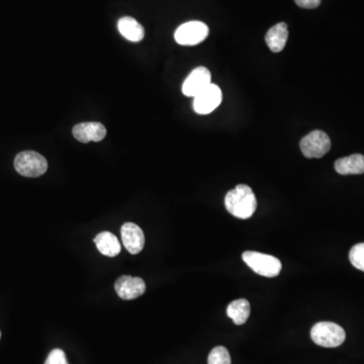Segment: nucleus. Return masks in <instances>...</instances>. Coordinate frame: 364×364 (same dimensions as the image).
Masks as SVG:
<instances>
[{
    "mask_svg": "<svg viewBox=\"0 0 364 364\" xmlns=\"http://www.w3.org/2000/svg\"><path fill=\"white\" fill-rule=\"evenodd\" d=\"M73 136L81 143L100 142L106 136V129L102 122H80L73 127Z\"/></svg>",
    "mask_w": 364,
    "mask_h": 364,
    "instance_id": "10",
    "label": "nucleus"
},
{
    "mask_svg": "<svg viewBox=\"0 0 364 364\" xmlns=\"http://www.w3.org/2000/svg\"><path fill=\"white\" fill-rule=\"evenodd\" d=\"M295 4L302 8L313 9L320 6L321 0H295Z\"/></svg>",
    "mask_w": 364,
    "mask_h": 364,
    "instance_id": "20",
    "label": "nucleus"
},
{
    "mask_svg": "<svg viewBox=\"0 0 364 364\" xmlns=\"http://www.w3.org/2000/svg\"><path fill=\"white\" fill-rule=\"evenodd\" d=\"M94 243L100 253L108 257H115L120 253V243L111 232H102L95 237Z\"/></svg>",
    "mask_w": 364,
    "mask_h": 364,
    "instance_id": "15",
    "label": "nucleus"
},
{
    "mask_svg": "<svg viewBox=\"0 0 364 364\" xmlns=\"http://www.w3.org/2000/svg\"><path fill=\"white\" fill-rule=\"evenodd\" d=\"M335 169L341 175L363 174L364 156L361 154H354L338 159L335 162Z\"/></svg>",
    "mask_w": 364,
    "mask_h": 364,
    "instance_id": "14",
    "label": "nucleus"
},
{
    "mask_svg": "<svg viewBox=\"0 0 364 364\" xmlns=\"http://www.w3.org/2000/svg\"><path fill=\"white\" fill-rule=\"evenodd\" d=\"M115 288L120 299L131 300L144 295L146 284L140 277L122 275L115 281Z\"/></svg>",
    "mask_w": 364,
    "mask_h": 364,
    "instance_id": "9",
    "label": "nucleus"
},
{
    "mask_svg": "<svg viewBox=\"0 0 364 364\" xmlns=\"http://www.w3.org/2000/svg\"><path fill=\"white\" fill-rule=\"evenodd\" d=\"M288 38V24L284 22L275 24L265 36V42L270 49L274 53H279L286 47Z\"/></svg>",
    "mask_w": 364,
    "mask_h": 364,
    "instance_id": "13",
    "label": "nucleus"
},
{
    "mask_svg": "<svg viewBox=\"0 0 364 364\" xmlns=\"http://www.w3.org/2000/svg\"><path fill=\"white\" fill-rule=\"evenodd\" d=\"M225 206L234 217L246 220L251 218L256 211L257 200L250 186L239 184L227 193Z\"/></svg>",
    "mask_w": 364,
    "mask_h": 364,
    "instance_id": "1",
    "label": "nucleus"
},
{
    "mask_svg": "<svg viewBox=\"0 0 364 364\" xmlns=\"http://www.w3.org/2000/svg\"><path fill=\"white\" fill-rule=\"evenodd\" d=\"M125 247L131 254H138L145 246V235L142 229L134 223H126L120 229Z\"/></svg>",
    "mask_w": 364,
    "mask_h": 364,
    "instance_id": "11",
    "label": "nucleus"
},
{
    "mask_svg": "<svg viewBox=\"0 0 364 364\" xmlns=\"http://www.w3.org/2000/svg\"><path fill=\"white\" fill-rule=\"evenodd\" d=\"M193 99V109L195 113L199 115H209L222 102V90L216 84L211 83Z\"/></svg>",
    "mask_w": 364,
    "mask_h": 364,
    "instance_id": "7",
    "label": "nucleus"
},
{
    "mask_svg": "<svg viewBox=\"0 0 364 364\" xmlns=\"http://www.w3.org/2000/svg\"><path fill=\"white\" fill-rule=\"evenodd\" d=\"M349 259L355 268L364 272V243H359L351 248Z\"/></svg>",
    "mask_w": 364,
    "mask_h": 364,
    "instance_id": "18",
    "label": "nucleus"
},
{
    "mask_svg": "<svg viewBox=\"0 0 364 364\" xmlns=\"http://www.w3.org/2000/svg\"><path fill=\"white\" fill-rule=\"evenodd\" d=\"M242 258L254 272L262 276L275 277L281 272V261L272 255L246 251L243 253Z\"/></svg>",
    "mask_w": 364,
    "mask_h": 364,
    "instance_id": "3",
    "label": "nucleus"
},
{
    "mask_svg": "<svg viewBox=\"0 0 364 364\" xmlns=\"http://www.w3.org/2000/svg\"><path fill=\"white\" fill-rule=\"evenodd\" d=\"M0 338H1V333H0Z\"/></svg>",
    "mask_w": 364,
    "mask_h": 364,
    "instance_id": "21",
    "label": "nucleus"
},
{
    "mask_svg": "<svg viewBox=\"0 0 364 364\" xmlns=\"http://www.w3.org/2000/svg\"><path fill=\"white\" fill-rule=\"evenodd\" d=\"M311 337L312 340L318 346L335 348L343 344L346 333L344 329L335 323L320 322L312 328Z\"/></svg>",
    "mask_w": 364,
    "mask_h": 364,
    "instance_id": "2",
    "label": "nucleus"
},
{
    "mask_svg": "<svg viewBox=\"0 0 364 364\" xmlns=\"http://www.w3.org/2000/svg\"><path fill=\"white\" fill-rule=\"evenodd\" d=\"M300 146L307 158H322L331 149V140L326 133L316 130L304 136Z\"/></svg>",
    "mask_w": 364,
    "mask_h": 364,
    "instance_id": "5",
    "label": "nucleus"
},
{
    "mask_svg": "<svg viewBox=\"0 0 364 364\" xmlns=\"http://www.w3.org/2000/svg\"><path fill=\"white\" fill-rule=\"evenodd\" d=\"M211 83V74L206 67H197L191 71L182 85L186 97H195Z\"/></svg>",
    "mask_w": 364,
    "mask_h": 364,
    "instance_id": "8",
    "label": "nucleus"
},
{
    "mask_svg": "<svg viewBox=\"0 0 364 364\" xmlns=\"http://www.w3.org/2000/svg\"><path fill=\"white\" fill-rule=\"evenodd\" d=\"M209 33V27L206 24L193 20L181 24L175 31L174 38L177 44L195 46L204 42L208 38Z\"/></svg>",
    "mask_w": 364,
    "mask_h": 364,
    "instance_id": "6",
    "label": "nucleus"
},
{
    "mask_svg": "<svg viewBox=\"0 0 364 364\" xmlns=\"http://www.w3.org/2000/svg\"><path fill=\"white\" fill-rule=\"evenodd\" d=\"M209 364H231V356L224 346H217L209 354Z\"/></svg>",
    "mask_w": 364,
    "mask_h": 364,
    "instance_id": "17",
    "label": "nucleus"
},
{
    "mask_svg": "<svg viewBox=\"0 0 364 364\" xmlns=\"http://www.w3.org/2000/svg\"><path fill=\"white\" fill-rule=\"evenodd\" d=\"M227 315L236 325L245 324L250 316L249 302L245 299L234 300L227 306Z\"/></svg>",
    "mask_w": 364,
    "mask_h": 364,
    "instance_id": "16",
    "label": "nucleus"
},
{
    "mask_svg": "<svg viewBox=\"0 0 364 364\" xmlns=\"http://www.w3.org/2000/svg\"><path fill=\"white\" fill-rule=\"evenodd\" d=\"M45 364H69L68 363L66 354H64L63 350L54 349L52 350L51 354H49L48 358L46 359Z\"/></svg>",
    "mask_w": 364,
    "mask_h": 364,
    "instance_id": "19",
    "label": "nucleus"
},
{
    "mask_svg": "<svg viewBox=\"0 0 364 364\" xmlns=\"http://www.w3.org/2000/svg\"><path fill=\"white\" fill-rule=\"evenodd\" d=\"M118 29L120 35L130 42H141L145 36L144 27L141 26L135 18L131 17L120 18L118 22Z\"/></svg>",
    "mask_w": 364,
    "mask_h": 364,
    "instance_id": "12",
    "label": "nucleus"
},
{
    "mask_svg": "<svg viewBox=\"0 0 364 364\" xmlns=\"http://www.w3.org/2000/svg\"><path fill=\"white\" fill-rule=\"evenodd\" d=\"M15 170L22 176L38 177L48 169V162L44 156L35 151H24L15 159Z\"/></svg>",
    "mask_w": 364,
    "mask_h": 364,
    "instance_id": "4",
    "label": "nucleus"
}]
</instances>
